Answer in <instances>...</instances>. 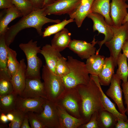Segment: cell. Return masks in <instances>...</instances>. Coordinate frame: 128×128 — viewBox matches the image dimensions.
<instances>
[{"label": "cell", "instance_id": "13", "mask_svg": "<svg viewBox=\"0 0 128 128\" xmlns=\"http://www.w3.org/2000/svg\"><path fill=\"white\" fill-rule=\"evenodd\" d=\"M121 80L116 74H114L112 77L110 86L106 92V94L117 105L119 112L122 114L125 115L126 109L124 107L123 101V91L120 87Z\"/></svg>", "mask_w": 128, "mask_h": 128}, {"label": "cell", "instance_id": "51", "mask_svg": "<svg viewBox=\"0 0 128 128\" xmlns=\"http://www.w3.org/2000/svg\"><path fill=\"white\" fill-rule=\"evenodd\" d=\"M124 0L125 1L126 0Z\"/></svg>", "mask_w": 128, "mask_h": 128}, {"label": "cell", "instance_id": "10", "mask_svg": "<svg viewBox=\"0 0 128 128\" xmlns=\"http://www.w3.org/2000/svg\"><path fill=\"white\" fill-rule=\"evenodd\" d=\"M81 0H56L43 8L45 14L61 15L69 14L78 5Z\"/></svg>", "mask_w": 128, "mask_h": 128}, {"label": "cell", "instance_id": "44", "mask_svg": "<svg viewBox=\"0 0 128 128\" xmlns=\"http://www.w3.org/2000/svg\"><path fill=\"white\" fill-rule=\"evenodd\" d=\"M9 121L7 116L5 114L0 113V123H6Z\"/></svg>", "mask_w": 128, "mask_h": 128}, {"label": "cell", "instance_id": "16", "mask_svg": "<svg viewBox=\"0 0 128 128\" xmlns=\"http://www.w3.org/2000/svg\"><path fill=\"white\" fill-rule=\"evenodd\" d=\"M94 0H81L76 8L68 14L70 18L74 19L78 27L81 26L84 19L91 12V9Z\"/></svg>", "mask_w": 128, "mask_h": 128}, {"label": "cell", "instance_id": "46", "mask_svg": "<svg viewBox=\"0 0 128 128\" xmlns=\"http://www.w3.org/2000/svg\"><path fill=\"white\" fill-rule=\"evenodd\" d=\"M52 3H53V2L51 0H45L44 3V6L46 5Z\"/></svg>", "mask_w": 128, "mask_h": 128}, {"label": "cell", "instance_id": "4", "mask_svg": "<svg viewBox=\"0 0 128 128\" xmlns=\"http://www.w3.org/2000/svg\"><path fill=\"white\" fill-rule=\"evenodd\" d=\"M19 46L24 53L27 59L26 78L41 79L40 69L42 62L37 54L40 53L41 49V47L37 46V41L32 39L27 43L20 44Z\"/></svg>", "mask_w": 128, "mask_h": 128}, {"label": "cell", "instance_id": "49", "mask_svg": "<svg viewBox=\"0 0 128 128\" xmlns=\"http://www.w3.org/2000/svg\"><path fill=\"white\" fill-rule=\"evenodd\" d=\"M51 0L52 1V2H53L55 0Z\"/></svg>", "mask_w": 128, "mask_h": 128}, {"label": "cell", "instance_id": "30", "mask_svg": "<svg viewBox=\"0 0 128 128\" xmlns=\"http://www.w3.org/2000/svg\"><path fill=\"white\" fill-rule=\"evenodd\" d=\"M8 59L7 69L12 77L20 65L17 59V53L16 51L7 46Z\"/></svg>", "mask_w": 128, "mask_h": 128}, {"label": "cell", "instance_id": "27", "mask_svg": "<svg viewBox=\"0 0 128 128\" xmlns=\"http://www.w3.org/2000/svg\"><path fill=\"white\" fill-rule=\"evenodd\" d=\"M18 95L14 91L12 93L0 96V112L6 114L15 109Z\"/></svg>", "mask_w": 128, "mask_h": 128}, {"label": "cell", "instance_id": "47", "mask_svg": "<svg viewBox=\"0 0 128 128\" xmlns=\"http://www.w3.org/2000/svg\"><path fill=\"white\" fill-rule=\"evenodd\" d=\"M127 22H128V13L123 21L122 24Z\"/></svg>", "mask_w": 128, "mask_h": 128}, {"label": "cell", "instance_id": "21", "mask_svg": "<svg viewBox=\"0 0 128 128\" xmlns=\"http://www.w3.org/2000/svg\"><path fill=\"white\" fill-rule=\"evenodd\" d=\"M40 53L44 56L46 64L55 74V69L57 63L59 59L62 56L60 52L51 45L47 44L42 47Z\"/></svg>", "mask_w": 128, "mask_h": 128}, {"label": "cell", "instance_id": "18", "mask_svg": "<svg viewBox=\"0 0 128 128\" xmlns=\"http://www.w3.org/2000/svg\"><path fill=\"white\" fill-rule=\"evenodd\" d=\"M57 105L59 119V128H79L80 126L85 123L82 118H77L71 115L62 107Z\"/></svg>", "mask_w": 128, "mask_h": 128}, {"label": "cell", "instance_id": "15", "mask_svg": "<svg viewBox=\"0 0 128 128\" xmlns=\"http://www.w3.org/2000/svg\"><path fill=\"white\" fill-rule=\"evenodd\" d=\"M110 5V15L113 26L120 27L128 13V4L124 0H112Z\"/></svg>", "mask_w": 128, "mask_h": 128}, {"label": "cell", "instance_id": "33", "mask_svg": "<svg viewBox=\"0 0 128 128\" xmlns=\"http://www.w3.org/2000/svg\"><path fill=\"white\" fill-rule=\"evenodd\" d=\"M4 36H0V69H5L7 67V46L5 41Z\"/></svg>", "mask_w": 128, "mask_h": 128}, {"label": "cell", "instance_id": "11", "mask_svg": "<svg viewBox=\"0 0 128 128\" xmlns=\"http://www.w3.org/2000/svg\"><path fill=\"white\" fill-rule=\"evenodd\" d=\"M95 36L90 43L81 40L73 39L69 43L68 47L77 54L82 59H87L96 53V48L95 46L97 43Z\"/></svg>", "mask_w": 128, "mask_h": 128}, {"label": "cell", "instance_id": "36", "mask_svg": "<svg viewBox=\"0 0 128 128\" xmlns=\"http://www.w3.org/2000/svg\"><path fill=\"white\" fill-rule=\"evenodd\" d=\"M31 128H46L40 120L37 118L36 113L33 112L26 113Z\"/></svg>", "mask_w": 128, "mask_h": 128}, {"label": "cell", "instance_id": "23", "mask_svg": "<svg viewBox=\"0 0 128 128\" xmlns=\"http://www.w3.org/2000/svg\"><path fill=\"white\" fill-rule=\"evenodd\" d=\"M110 0H94L91 9V12L101 14L104 17L106 23L109 25L112 26L113 24L110 15Z\"/></svg>", "mask_w": 128, "mask_h": 128}, {"label": "cell", "instance_id": "25", "mask_svg": "<svg viewBox=\"0 0 128 128\" xmlns=\"http://www.w3.org/2000/svg\"><path fill=\"white\" fill-rule=\"evenodd\" d=\"M105 58L103 55L95 54L87 59L86 65L89 73L98 76L102 69Z\"/></svg>", "mask_w": 128, "mask_h": 128}, {"label": "cell", "instance_id": "3", "mask_svg": "<svg viewBox=\"0 0 128 128\" xmlns=\"http://www.w3.org/2000/svg\"><path fill=\"white\" fill-rule=\"evenodd\" d=\"M67 63L69 72L61 77L66 89L75 88L79 85L86 84L89 82L90 78L86 64L70 56L68 57Z\"/></svg>", "mask_w": 128, "mask_h": 128}, {"label": "cell", "instance_id": "22", "mask_svg": "<svg viewBox=\"0 0 128 128\" xmlns=\"http://www.w3.org/2000/svg\"><path fill=\"white\" fill-rule=\"evenodd\" d=\"M90 77L96 82L101 91L102 94L101 102L104 109L114 115L118 119L127 121L128 119L126 115L118 111L116 108L115 104L113 103L103 92L99 81L98 76L91 74Z\"/></svg>", "mask_w": 128, "mask_h": 128}, {"label": "cell", "instance_id": "45", "mask_svg": "<svg viewBox=\"0 0 128 128\" xmlns=\"http://www.w3.org/2000/svg\"><path fill=\"white\" fill-rule=\"evenodd\" d=\"M9 121L10 122L13 121L14 120V116L12 112H9L6 114Z\"/></svg>", "mask_w": 128, "mask_h": 128}, {"label": "cell", "instance_id": "28", "mask_svg": "<svg viewBox=\"0 0 128 128\" xmlns=\"http://www.w3.org/2000/svg\"><path fill=\"white\" fill-rule=\"evenodd\" d=\"M127 59V58L124 54L121 52L119 53L117 59L118 68L116 74L124 83L128 81V67Z\"/></svg>", "mask_w": 128, "mask_h": 128}, {"label": "cell", "instance_id": "35", "mask_svg": "<svg viewBox=\"0 0 128 128\" xmlns=\"http://www.w3.org/2000/svg\"><path fill=\"white\" fill-rule=\"evenodd\" d=\"M14 114V120L9 124V128H21V127L24 118L25 113L16 109L11 112Z\"/></svg>", "mask_w": 128, "mask_h": 128}, {"label": "cell", "instance_id": "43", "mask_svg": "<svg viewBox=\"0 0 128 128\" xmlns=\"http://www.w3.org/2000/svg\"><path fill=\"white\" fill-rule=\"evenodd\" d=\"M123 53L126 56L128 60V41L126 42L122 48Z\"/></svg>", "mask_w": 128, "mask_h": 128}, {"label": "cell", "instance_id": "40", "mask_svg": "<svg viewBox=\"0 0 128 128\" xmlns=\"http://www.w3.org/2000/svg\"><path fill=\"white\" fill-rule=\"evenodd\" d=\"M32 4L35 10L42 8L45 0H29Z\"/></svg>", "mask_w": 128, "mask_h": 128}, {"label": "cell", "instance_id": "20", "mask_svg": "<svg viewBox=\"0 0 128 128\" xmlns=\"http://www.w3.org/2000/svg\"><path fill=\"white\" fill-rule=\"evenodd\" d=\"M115 64L113 58L110 56L105 59V63L98 78L101 85L108 86L110 83L114 73Z\"/></svg>", "mask_w": 128, "mask_h": 128}, {"label": "cell", "instance_id": "8", "mask_svg": "<svg viewBox=\"0 0 128 128\" xmlns=\"http://www.w3.org/2000/svg\"><path fill=\"white\" fill-rule=\"evenodd\" d=\"M43 110L36 114L46 128H59V122L57 105L46 99L42 105Z\"/></svg>", "mask_w": 128, "mask_h": 128}, {"label": "cell", "instance_id": "32", "mask_svg": "<svg viewBox=\"0 0 128 128\" xmlns=\"http://www.w3.org/2000/svg\"><path fill=\"white\" fill-rule=\"evenodd\" d=\"M13 3L21 12L23 16L27 15L35 10L32 4L29 0H13Z\"/></svg>", "mask_w": 128, "mask_h": 128}, {"label": "cell", "instance_id": "48", "mask_svg": "<svg viewBox=\"0 0 128 128\" xmlns=\"http://www.w3.org/2000/svg\"><path fill=\"white\" fill-rule=\"evenodd\" d=\"M0 128H7L8 125L6 123H0Z\"/></svg>", "mask_w": 128, "mask_h": 128}, {"label": "cell", "instance_id": "2", "mask_svg": "<svg viewBox=\"0 0 128 128\" xmlns=\"http://www.w3.org/2000/svg\"><path fill=\"white\" fill-rule=\"evenodd\" d=\"M90 78L87 84H80L75 87L81 100V118L85 123L88 122L94 112L104 109L101 102V91L96 82Z\"/></svg>", "mask_w": 128, "mask_h": 128}, {"label": "cell", "instance_id": "50", "mask_svg": "<svg viewBox=\"0 0 128 128\" xmlns=\"http://www.w3.org/2000/svg\"><path fill=\"white\" fill-rule=\"evenodd\" d=\"M127 122H128V120L127 121Z\"/></svg>", "mask_w": 128, "mask_h": 128}, {"label": "cell", "instance_id": "29", "mask_svg": "<svg viewBox=\"0 0 128 128\" xmlns=\"http://www.w3.org/2000/svg\"><path fill=\"white\" fill-rule=\"evenodd\" d=\"M11 79L8 73H0V96L9 94L14 91Z\"/></svg>", "mask_w": 128, "mask_h": 128}, {"label": "cell", "instance_id": "26", "mask_svg": "<svg viewBox=\"0 0 128 128\" xmlns=\"http://www.w3.org/2000/svg\"><path fill=\"white\" fill-rule=\"evenodd\" d=\"M97 112L99 128H115L118 119L116 116L104 109Z\"/></svg>", "mask_w": 128, "mask_h": 128}, {"label": "cell", "instance_id": "24", "mask_svg": "<svg viewBox=\"0 0 128 128\" xmlns=\"http://www.w3.org/2000/svg\"><path fill=\"white\" fill-rule=\"evenodd\" d=\"M71 33L67 29L64 28L55 34L51 41V45L60 52L68 47L71 40Z\"/></svg>", "mask_w": 128, "mask_h": 128}, {"label": "cell", "instance_id": "12", "mask_svg": "<svg viewBox=\"0 0 128 128\" xmlns=\"http://www.w3.org/2000/svg\"><path fill=\"white\" fill-rule=\"evenodd\" d=\"M19 96L25 98L42 97L47 99L43 82L40 79L26 78L25 88Z\"/></svg>", "mask_w": 128, "mask_h": 128}, {"label": "cell", "instance_id": "41", "mask_svg": "<svg viewBox=\"0 0 128 128\" xmlns=\"http://www.w3.org/2000/svg\"><path fill=\"white\" fill-rule=\"evenodd\" d=\"M115 128H128V122L118 119Z\"/></svg>", "mask_w": 128, "mask_h": 128}, {"label": "cell", "instance_id": "31", "mask_svg": "<svg viewBox=\"0 0 128 128\" xmlns=\"http://www.w3.org/2000/svg\"><path fill=\"white\" fill-rule=\"evenodd\" d=\"M74 22V20L73 19L70 18L68 20L65 19L59 23L48 26L45 29L42 36L45 37L55 34L64 28L67 24Z\"/></svg>", "mask_w": 128, "mask_h": 128}, {"label": "cell", "instance_id": "39", "mask_svg": "<svg viewBox=\"0 0 128 128\" xmlns=\"http://www.w3.org/2000/svg\"><path fill=\"white\" fill-rule=\"evenodd\" d=\"M14 5L13 3V0H0V9H7Z\"/></svg>", "mask_w": 128, "mask_h": 128}, {"label": "cell", "instance_id": "7", "mask_svg": "<svg viewBox=\"0 0 128 128\" xmlns=\"http://www.w3.org/2000/svg\"><path fill=\"white\" fill-rule=\"evenodd\" d=\"M110 27L113 33V37L104 44L109 49L110 56L113 58L117 67L118 55L124 43L128 41V22L120 27L112 26Z\"/></svg>", "mask_w": 128, "mask_h": 128}, {"label": "cell", "instance_id": "1", "mask_svg": "<svg viewBox=\"0 0 128 128\" xmlns=\"http://www.w3.org/2000/svg\"><path fill=\"white\" fill-rule=\"evenodd\" d=\"M43 8L34 10L30 14L23 17L14 25L9 27L4 36L6 44L8 46L13 42L17 34L21 31L30 28L35 29L38 33L42 35V29L46 24L52 23H58L61 22L58 19H53L47 18Z\"/></svg>", "mask_w": 128, "mask_h": 128}, {"label": "cell", "instance_id": "38", "mask_svg": "<svg viewBox=\"0 0 128 128\" xmlns=\"http://www.w3.org/2000/svg\"><path fill=\"white\" fill-rule=\"evenodd\" d=\"M121 86L124 94L125 103L126 105V113L128 115V81L126 83L123 82Z\"/></svg>", "mask_w": 128, "mask_h": 128}, {"label": "cell", "instance_id": "37", "mask_svg": "<svg viewBox=\"0 0 128 128\" xmlns=\"http://www.w3.org/2000/svg\"><path fill=\"white\" fill-rule=\"evenodd\" d=\"M79 128H99L97 120V112H95L92 114L88 122L82 125Z\"/></svg>", "mask_w": 128, "mask_h": 128}, {"label": "cell", "instance_id": "42", "mask_svg": "<svg viewBox=\"0 0 128 128\" xmlns=\"http://www.w3.org/2000/svg\"><path fill=\"white\" fill-rule=\"evenodd\" d=\"M29 120L27 113H26L24 119L21 125V128H30L29 123Z\"/></svg>", "mask_w": 128, "mask_h": 128}, {"label": "cell", "instance_id": "9", "mask_svg": "<svg viewBox=\"0 0 128 128\" xmlns=\"http://www.w3.org/2000/svg\"><path fill=\"white\" fill-rule=\"evenodd\" d=\"M91 19L93 23V31H97L98 34L101 33L105 36L104 39L98 41L100 48L96 51V54H99V51L102 46L106 42L110 40L113 36V33L110 26L108 25L104 19V17L98 13L91 12L87 16Z\"/></svg>", "mask_w": 128, "mask_h": 128}, {"label": "cell", "instance_id": "17", "mask_svg": "<svg viewBox=\"0 0 128 128\" xmlns=\"http://www.w3.org/2000/svg\"><path fill=\"white\" fill-rule=\"evenodd\" d=\"M22 16H23L22 13L14 5L4 9L0 13V36L4 35L9 28L8 25L10 22Z\"/></svg>", "mask_w": 128, "mask_h": 128}, {"label": "cell", "instance_id": "6", "mask_svg": "<svg viewBox=\"0 0 128 128\" xmlns=\"http://www.w3.org/2000/svg\"><path fill=\"white\" fill-rule=\"evenodd\" d=\"M55 103L62 107L71 115L77 118H81V100L75 87L66 89Z\"/></svg>", "mask_w": 128, "mask_h": 128}, {"label": "cell", "instance_id": "14", "mask_svg": "<svg viewBox=\"0 0 128 128\" xmlns=\"http://www.w3.org/2000/svg\"><path fill=\"white\" fill-rule=\"evenodd\" d=\"M46 99L42 97L23 98L18 95L15 109L25 113L30 111L39 113L42 110L43 105Z\"/></svg>", "mask_w": 128, "mask_h": 128}, {"label": "cell", "instance_id": "19", "mask_svg": "<svg viewBox=\"0 0 128 128\" xmlns=\"http://www.w3.org/2000/svg\"><path fill=\"white\" fill-rule=\"evenodd\" d=\"M19 66L17 71L12 77L11 82L14 91L20 96L25 85L26 73L27 66L25 59H23L20 61Z\"/></svg>", "mask_w": 128, "mask_h": 128}, {"label": "cell", "instance_id": "5", "mask_svg": "<svg viewBox=\"0 0 128 128\" xmlns=\"http://www.w3.org/2000/svg\"><path fill=\"white\" fill-rule=\"evenodd\" d=\"M42 71L47 99L55 103L66 89L61 78L53 72L46 64L43 66Z\"/></svg>", "mask_w": 128, "mask_h": 128}, {"label": "cell", "instance_id": "34", "mask_svg": "<svg viewBox=\"0 0 128 128\" xmlns=\"http://www.w3.org/2000/svg\"><path fill=\"white\" fill-rule=\"evenodd\" d=\"M67 60V59L62 56L59 59L57 63L55 74L61 77L66 75L69 72Z\"/></svg>", "mask_w": 128, "mask_h": 128}]
</instances>
